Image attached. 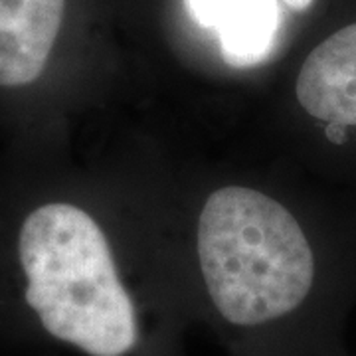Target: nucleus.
I'll use <instances>...</instances> for the list:
<instances>
[{"label":"nucleus","instance_id":"f257e3e1","mask_svg":"<svg viewBox=\"0 0 356 356\" xmlns=\"http://www.w3.org/2000/svg\"><path fill=\"white\" fill-rule=\"evenodd\" d=\"M145 170L194 323L228 356H332L356 285V192L287 161Z\"/></svg>","mask_w":356,"mask_h":356},{"label":"nucleus","instance_id":"423d86ee","mask_svg":"<svg viewBox=\"0 0 356 356\" xmlns=\"http://www.w3.org/2000/svg\"><path fill=\"white\" fill-rule=\"evenodd\" d=\"M277 2L285 16H295V18L311 14L321 4V0H277Z\"/></svg>","mask_w":356,"mask_h":356},{"label":"nucleus","instance_id":"20e7f679","mask_svg":"<svg viewBox=\"0 0 356 356\" xmlns=\"http://www.w3.org/2000/svg\"><path fill=\"white\" fill-rule=\"evenodd\" d=\"M275 125L283 161L356 192V14L281 60Z\"/></svg>","mask_w":356,"mask_h":356},{"label":"nucleus","instance_id":"7ed1b4c3","mask_svg":"<svg viewBox=\"0 0 356 356\" xmlns=\"http://www.w3.org/2000/svg\"><path fill=\"white\" fill-rule=\"evenodd\" d=\"M95 0H0V135L8 165L70 156L115 60Z\"/></svg>","mask_w":356,"mask_h":356},{"label":"nucleus","instance_id":"f03ea898","mask_svg":"<svg viewBox=\"0 0 356 356\" xmlns=\"http://www.w3.org/2000/svg\"><path fill=\"white\" fill-rule=\"evenodd\" d=\"M0 273L51 343L81 356H186L194 321L145 168L4 163Z\"/></svg>","mask_w":356,"mask_h":356},{"label":"nucleus","instance_id":"39448f33","mask_svg":"<svg viewBox=\"0 0 356 356\" xmlns=\"http://www.w3.org/2000/svg\"><path fill=\"white\" fill-rule=\"evenodd\" d=\"M198 32L232 74L281 64L287 56V16L277 0H184Z\"/></svg>","mask_w":356,"mask_h":356}]
</instances>
